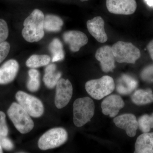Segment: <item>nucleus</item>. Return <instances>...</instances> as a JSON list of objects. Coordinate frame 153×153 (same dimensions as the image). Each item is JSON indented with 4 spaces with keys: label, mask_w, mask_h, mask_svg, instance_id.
<instances>
[{
    "label": "nucleus",
    "mask_w": 153,
    "mask_h": 153,
    "mask_svg": "<svg viewBox=\"0 0 153 153\" xmlns=\"http://www.w3.org/2000/svg\"><path fill=\"white\" fill-rule=\"evenodd\" d=\"M44 18L43 12L36 9L26 18L22 31V36L26 41L33 43L41 41L44 38Z\"/></svg>",
    "instance_id": "obj_1"
},
{
    "label": "nucleus",
    "mask_w": 153,
    "mask_h": 153,
    "mask_svg": "<svg viewBox=\"0 0 153 153\" xmlns=\"http://www.w3.org/2000/svg\"><path fill=\"white\" fill-rule=\"evenodd\" d=\"M95 111L94 102L89 97L77 99L73 104V122L80 127L90 121Z\"/></svg>",
    "instance_id": "obj_2"
},
{
    "label": "nucleus",
    "mask_w": 153,
    "mask_h": 153,
    "mask_svg": "<svg viewBox=\"0 0 153 153\" xmlns=\"http://www.w3.org/2000/svg\"><path fill=\"white\" fill-rule=\"evenodd\" d=\"M7 114L18 131L22 134L30 132L34 123L30 115L19 103L13 102L9 107Z\"/></svg>",
    "instance_id": "obj_3"
},
{
    "label": "nucleus",
    "mask_w": 153,
    "mask_h": 153,
    "mask_svg": "<svg viewBox=\"0 0 153 153\" xmlns=\"http://www.w3.org/2000/svg\"><path fill=\"white\" fill-rule=\"evenodd\" d=\"M115 88L113 79L105 75L99 79H91L86 82L85 90L90 96L100 100L112 93Z\"/></svg>",
    "instance_id": "obj_4"
},
{
    "label": "nucleus",
    "mask_w": 153,
    "mask_h": 153,
    "mask_svg": "<svg viewBox=\"0 0 153 153\" xmlns=\"http://www.w3.org/2000/svg\"><path fill=\"white\" fill-rule=\"evenodd\" d=\"M111 47L115 60L118 63L134 64L140 57L139 49L130 42L119 41Z\"/></svg>",
    "instance_id": "obj_5"
},
{
    "label": "nucleus",
    "mask_w": 153,
    "mask_h": 153,
    "mask_svg": "<svg viewBox=\"0 0 153 153\" xmlns=\"http://www.w3.org/2000/svg\"><path fill=\"white\" fill-rule=\"evenodd\" d=\"M68 138V133L65 129L55 128L41 136L38 140V146L43 151L55 149L65 143Z\"/></svg>",
    "instance_id": "obj_6"
},
{
    "label": "nucleus",
    "mask_w": 153,
    "mask_h": 153,
    "mask_svg": "<svg viewBox=\"0 0 153 153\" xmlns=\"http://www.w3.org/2000/svg\"><path fill=\"white\" fill-rule=\"evenodd\" d=\"M16 98L18 103L32 117H39L44 114V105L37 97L20 91L16 94Z\"/></svg>",
    "instance_id": "obj_7"
},
{
    "label": "nucleus",
    "mask_w": 153,
    "mask_h": 153,
    "mask_svg": "<svg viewBox=\"0 0 153 153\" xmlns=\"http://www.w3.org/2000/svg\"><path fill=\"white\" fill-rule=\"evenodd\" d=\"M55 106L58 109L65 107L69 103L73 94L72 84L68 79L61 78L56 85Z\"/></svg>",
    "instance_id": "obj_8"
},
{
    "label": "nucleus",
    "mask_w": 153,
    "mask_h": 153,
    "mask_svg": "<svg viewBox=\"0 0 153 153\" xmlns=\"http://www.w3.org/2000/svg\"><path fill=\"white\" fill-rule=\"evenodd\" d=\"M107 8L111 13L129 15L136 10V0H106Z\"/></svg>",
    "instance_id": "obj_9"
},
{
    "label": "nucleus",
    "mask_w": 153,
    "mask_h": 153,
    "mask_svg": "<svg viewBox=\"0 0 153 153\" xmlns=\"http://www.w3.org/2000/svg\"><path fill=\"white\" fill-rule=\"evenodd\" d=\"M97 60L100 62L102 70L104 72L112 71L115 67V59L112 47L109 46H102L97 50L95 53Z\"/></svg>",
    "instance_id": "obj_10"
},
{
    "label": "nucleus",
    "mask_w": 153,
    "mask_h": 153,
    "mask_svg": "<svg viewBox=\"0 0 153 153\" xmlns=\"http://www.w3.org/2000/svg\"><path fill=\"white\" fill-rule=\"evenodd\" d=\"M114 122L119 128L125 130L128 136L133 137L136 135L139 128L136 117L132 114H125L114 119Z\"/></svg>",
    "instance_id": "obj_11"
},
{
    "label": "nucleus",
    "mask_w": 153,
    "mask_h": 153,
    "mask_svg": "<svg viewBox=\"0 0 153 153\" xmlns=\"http://www.w3.org/2000/svg\"><path fill=\"white\" fill-rule=\"evenodd\" d=\"M124 105V102L120 96L117 94H112L108 96L102 102V111L105 115L114 117Z\"/></svg>",
    "instance_id": "obj_12"
},
{
    "label": "nucleus",
    "mask_w": 153,
    "mask_h": 153,
    "mask_svg": "<svg viewBox=\"0 0 153 153\" xmlns=\"http://www.w3.org/2000/svg\"><path fill=\"white\" fill-rule=\"evenodd\" d=\"M64 42L69 45L71 51L76 52L88 42V38L81 31L71 30L65 32L63 35Z\"/></svg>",
    "instance_id": "obj_13"
},
{
    "label": "nucleus",
    "mask_w": 153,
    "mask_h": 153,
    "mask_svg": "<svg viewBox=\"0 0 153 153\" xmlns=\"http://www.w3.org/2000/svg\"><path fill=\"white\" fill-rule=\"evenodd\" d=\"M104 27V20L100 16L94 17L87 22L88 32L100 43H105L108 38Z\"/></svg>",
    "instance_id": "obj_14"
},
{
    "label": "nucleus",
    "mask_w": 153,
    "mask_h": 153,
    "mask_svg": "<svg viewBox=\"0 0 153 153\" xmlns=\"http://www.w3.org/2000/svg\"><path fill=\"white\" fill-rule=\"evenodd\" d=\"M19 68L16 60L10 59L0 67V85H6L13 82L16 76Z\"/></svg>",
    "instance_id": "obj_15"
},
{
    "label": "nucleus",
    "mask_w": 153,
    "mask_h": 153,
    "mask_svg": "<svg viewBox=\"0 0 153 153\" xmlns=\"http://www.w3.org/2000/svg\"><path fill=\"white\" fill-rule=\"evenodd\" d=\"M135 153H153V132L143 133L135 144Z\"/></svg>",
    "instance_id": "obj_16"
},
{
    "label": "nucleus",
    "mask_w": 153,
    "mask_h": 153,
    "mask_svg": "<svg viewBox=\"0 0 153 153\" xmlns=\"http://www.w3.org/2000/svg\"><path fill=\"white\" fill-rule=\"evenodd\" d=\"M137 85V81L134 77L123 74L118 80L116 87L118 93L122 95H128L134 90Z\"/></svg>",
    "instance_id": "obj_17"
},
{
    "label": "nucleus",
    "mask_w": 153,
    "mask_h": 153,
    "mask_svg": "<svg viewBox=\"0 0 153 153\" xmlns=\"http://www.w3.org/2000/svg\"><path fill=\"white\" fill-rule=\"evenodd\" d=\"M61 74V72L57 71V66L55 64H49L45 69V74L43 77L44 84L48 88H53L57 85Z\"/></svg>",
    "instance_id": "obj_18"
},
{
    "label": "nucleus",
    "mask_w": 153,
    "mask_h": 153,
    "mask_svg": "<svg viewBox=\"0 0 153 153\" xmlns=\"http://www.w3.org/2000/svg\"><path fill=\"white\" fill-rule=\"evenodd\" d=\"M132 102L137 105H145L153 102V93L150 89L136 91L131 97Z\"/></svg>",
    "instance_id": "obj_19"
},
{
    "label": "nucleus",
    "mask_w": 153,
    "mask_h": 153,
    "mask_svg": "<svg viewBox=\"0 0 153 153\" xmlns=\"http://www.w3.org/2000/svg\"><path fill=\"white\" fill-rule=\"evenodd\" d=\"M63 22L58 16L53 15H47L44 18V29L49 32H58L61 30Z\"/></svg>",
    "instance_id": "obj_20"
},
{
    "label": "nucleus",
    "mask_w": 153,
    "mask_h": 153,
    "mask_svg": "<svg viewBox=\"0 0 153 153\" xmlns=\"http://www.w3.org/2000/svg\"><path fill=\"white\" fill-rule=\"evenodd\" d=\"M49 49L52 54V62L61 61L64 59L65 54L63 44L59 39H53L49 44Z\"/></svg>",
    "instance_id": "obj_21"
},
{
    "label": "nucleus",
    "mask_w": 153,
    "mask_h": 153,
    "mask_svg": "<svg viewBox=\"0 0 153 153\" xmlns=\"http://www.w3.org/2000/svg\"><path fill=\"white\" fill-rule=\"evenodd\" d=\"M51 58L46 55H34L30 56L26 61V66L29 68H35L46 66L49 64Z\"/></svg>",
    "instance_id": "obj_22"
},
{
    "label": "nucleus",
    "mask_w": 153,
    "mask_h": 153,
    "mask_svg": "<svg viewBox=\"0 0 153 153\" xmlns=\"http://www.w3.org/2000/svg\"><path fill=\"white\" fill-rule=\"evenodd\" d=\"M29 79L27 83V88L31 92H36L40 87V74L39 71L34 68L30 69L28 71Z\"/></svg>",
    "instance_id": "obj_23"
},
{
    "label": "nucleus",
    "mask_w": 153,
    "mask_h": 153,
    "mask_svg": "<svg viewBox=\"0 0 153 153\" xmlns=\"http://www.w3.org/2000/svg\"><path fill=\"white\" fill-rule=\"evenodd\" d=\"M139 128L143 133H148L153 128V113L151 115L144 114L138 120Z\"/></svg>",
    "instance_id": "obj_24"
},
{
    "label": "nucleus",
    "mask_w": 153,
    "mask_h": 153,
    "mask_svg": "<svg viewBox=\"0 0 153 153\" xmlns=\"http://www.w3.org/2000/svg\"><path fill=\"white\" fill-rule=\"evenodd\" d=\"M141 77L144 81L153 82V65H149L144 68L141 73Z\"/></svg>",
    "instance_id": "obj_25"
},
{
    "label": "nucleus",
    "mask_w": 153,
    "mask_h": 153,
    "mask_svg": "<svg viewBox=\"0 0 153 153\" xmlns=\"http://www.w3.org/2000/svg\"><path fill=\"white\" fill-rule=\"evenodd\" d=\"M9 36V29L7 22L0 19V44L7 40Z\"/></svg>",
    "instance_id": "obj_26"
},
{
    "label": "nucleus",
    "mask_w": 153,
    "mask_h": 153,
    "mask_svg": "<svg viewBox=\"0 0 153 153\" xmlns=\"http://www.w3.org/2000/svg\"><path fill=\"white\" fill-rule=\"evenodd\" d=\"M9 133V129L6 120V114L0 111V135L7 136Z\"/></svg>",
    "instance_id": "obj_27"
},
{
    "label": "nucleus",
    "mask_w": 153,
    "mask_h": 153,
    "mask_svg": "<svg viewBox=\"0 0 153 153\" xmlns=\"http://www.w3.org/2000/svg\"><path fill=\"white\" fill-rule=\"evenodd\" d=\"M10 49V45L7 41L0 44V63H2L8 55Z\"/></svg>",
    "instance_id": "obj_28"
},
{
    "label": "nucleus",
    "mask_w": 153,
    "mask_h": 153,
    "mask_svg": "<svg viewBox=\"0 0 153 153\" xmlns=\"http://www.w3.org/2000/svg\"><path fill=\"white\" fill-rule=\"evenodd\" d=\"M0 146L2 148L6 150L11 151L14 148V145L10 140L9 139L7 136L0 135Z\"/></svg>",
    "instance_id": "obj_29"
},
{
    "label": "nucleus",
    "mask_w": 153,
    "mask_h": 153,
    "mask_svg": "<svg viewBox=\"0 0 153 153\" xmlns=\"http://www.w3.org/2000/svg\"><path fill=\"white\" fill-rule=\"evenodd\" d=\"M147 49L151 57L153 60V39L148 44Z\"/></svg>",
    "instance_id": "obj_30"
},
{
    "label": "nucleus",
    "mask_w": 153,
    "mask_h": 153,
    "mask_svg": "<svg viewBox=\"0 0 153 153\" xmlns=\"http://www.w3.org/2000/svg\"><path fill=\"white\" fill-rule=\"evenodd\" d=\"M145 1L148 6L150 7H153V0H145Z\"/></svg>",
    "instance_id": "obj_31"
},
{
    "label": "nucleus",
    "mask_w": 153,
    "mask_h": 153,
    "mask_svg": "<svg viewBox=\"0 0 153 153\" xmlns=\"http://www.w3.org/2000/svg\"><path fill=\"white\" fill-rule=\"evenodd\" d=\"M3 153L2 148L1 146H0V153Z\"/></svg>",
    "instance_id": "obj_32"
},
{
    "label": "nucleus",
    "mask_w": 153,
    "mask_h": 153,
    "mask_svg": "<svg viewBox=\"0 0 153 153\" xmlns=\"http://www.w3.org/2000/svg\"><path fill=\"white\" fill-rule=\"evenodd\" d=\"M89 1V0H80V1L82 2L86 1Z\"/></svg>",
    "instance_id": "obj_33"
}]
</instances>
